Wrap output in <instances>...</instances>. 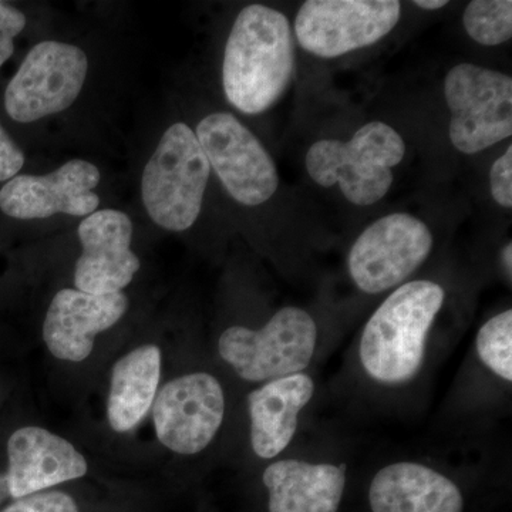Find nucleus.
Segmentation results:
<instances>
[{
  "label": "nucleus",
  "mask_w": 512,
  "mask_h": 512,
  "mask_svg": "<svg viewBox=\"0 0 512 512\" xmlns=\"http://www.w3.org/2000/svg\"><path fill=\"white\" fill-rule=\"evenodd\" d=\"M295 46L291 23L271 6H245L239 12L222 62L228 103L248 116L278 103L292 82Z\"/></svg>",
  "instance_id": "f257e3e1"
},
{
  "label": "nucleus",
  "mask_w": 512,
  "mask_h": 512,
  "mask_svg": "<svg viewBox=\"0 0 512 512\" xmlns=\"http://www.w3.org/2000/svg\"><path fill=\"white\" fill-rule=\"evenodd\" d=\"M446 292L431 281L400 285L367 320L359 355L367 376L396 386L419 373L427 335L443 308Z\"/></svg>",
  "instance_id": "f03ea898"
},
{
  "label": "nucleus",
  "mask_w": 512,
  "mask_h": 512,
  "mask_svg": "<svg viewBox=\"0 0 512 512\" xmlns=\"http://www.w3.org/2000/svg\"><path fill=\"white\" fill-rule=\"evenodd\" d=\"M406 156L403 137L383 121H370L348 141L319 140L309 147L305 167L320 187L339 185L357 207H370L392 188L393 168Z\"/></svg>",
  "instance_id": "7ed1b4c3"
},
{
  "label": "nucleus",
  "mask_w": 512,
  "mask_h": 512,
  "mask_svg": "<svg viewBox=\"0 0 512 512\" xmlns=\"http://www.w3.org/2000/svg\"><path fill=\"white\" fill-rule=\"evenodd\" d=\"M211 165L195 131L185 123L165 130L141 177V198L158 227L184 232L197 222Z\"/></svg>",
  "instance_id": "20e7f679"
},
{
  "label": "nucleus",
  "mask_w": 512,
  "mask_h": 512,
  "mask_svg": "<svg viewBox=\"0 0 512 512\" xmlns=\"http://www.w3.org/2000/svg\"><path fill=\"white\" fill-rule=\"evenodd\" d=\"M318 329L308 312L286 306L264 328L231 326L218 340V353L241 379L261 383L302 373L315 355Z\"/></svg>",
  "instance_id": "39448f33"
},
{
  "label": "nucleus",
  "mask_w": 512,
  "mask_h": 512,
  "mask_svg": "<svg viewBox=\"0 0 512 512\" xmlns=\"http://www.w3.org/2000/svg\"><path fill=\"white\" fill-rule=\"evenodd\" d=\"M444 97L450 111L448 136L460 153L477 154L512 134V79L473 63L448 70Z\"/></svg>",
  "instance_id": "423d86ee"
},
{
  "label": "nucleus",
  "mask_w": 512,
  "mask_h": 512,
  "mask_svg": "<svg viewBox=\"0 0 512 512\" xmlns=\"http://www.w3.org/2000/svg\"><path fill=\"white\" fill-rule=\"evenodd\" d=\"M89 59L79 46L45 40L30 49L5 92V109L18 123H33L69 109L82 93Z\"/></svg>",
  "instance_id": "0eeeda50"
},
{
  "label": "nucleus",
  "mask_w": 512,
  "mask_h": 512,
  "mask_svg": "<svg viewBox=\"0 0 512 512\" xmlns=\"http://www.w3.org/2000/svg\"><path fill=\"white\" fill-rule=\"evenodd\" d=\"M402 18L397 0H308L295 18L296 40L320 59L376 45Z\"/></svg>",
  "instance_id": "6e6552de"
},
{
  "label": "nucleus",
  "mask_w": 512,
  "mask_h": 512,
  "mask_svg": "<svg viewBox=\"0 0 512 512\" xmlns=\"http://www.w3.org/2000/svg\"><path fill=\"white\" fill-rule=\"evenodd\" d=\"M212 170L228 194L245 207H259L274 197L279 174L258 137L231 113L208 114L195 131Z\"/></svg>",
  "instance_id": "1a4fd4ad"
},
{
  "label": "nucleus",
  "mask_w": 512,
  "mask_h": 512,
  "mask_svg": "<svg viewBox=\"0 0 512 512\" xmlns=\"http://www.w3.org/2000/svg\"><path fill=\"white\" fill-rule=\"evenodd\" d=\"M433 242L430 228L414 215H386L369 225L350 248V278L369 295L396 288L427 261Z\"/></svg>",
  "instance_id": "9d476101"
},
{
  "label": "nucleus",
  "mask_w": 512,
  "mask_h": 512,
  "mask_svg": "<svg viewBox=\"0 0 512 512\" xmlns=\"http://www.w3.org/2000/svg\"><path fill=\"white\" fill-rule=\"evenodd\" d=\"M151 410L158 441L175 454L195 456L224 423V389L211 373H187L158 390Z\"/></svg>",
  "instance_id": "9b49d317"
},
{
  "label": "nucleus",
  "mask_w": 512,
  "mask_h": 512,
  "mask_svg": "<svg viewBox=\"0 0 512 512\" xmlns=\"http://www.w3.org/2000/svg\"><path fill=\"white\" fill-rule=\"evenodd\" d=\"M99 168L86 160H70L45 175H16L0 190V210L16 220H45L56 214L87 217L97 211Z\"/></svg>",
  "instance_id": "f8f14e48"
},
{
  "label": "nucleus",
  "mask_w": 512,
  "mask_h": 512,
  "mask_svg": "<svg viewBox=\"0 0 512 512\" xmlns=\"http://www.w3.org/2000/svg\"><path fill=\"white\" fill-rule=\"evenodd\" d=\"M82 254L74 266L77 291L104 295L123 292L140 271V258L131 249L133 222L123 211L101 210L79 225Z\"/></svg>",
  "instance_id": "ddd939ff"
},
{
  "label": "nucleus",
  "mask_w": 512,
  "mask_h": 512,
  "mask_svg": "<svg viewBox=\"0 0 512 512\" xmlns=\"http://www.w3.org/2000/svg\"><path fill=\"white\" fill-rule=\"evenodd\" d=\"M128 309L126 293L94 295L62 289L47 308L43 340L56 359L80 363L92 355L96 336L116 326Z\"/></svg>",
  "instance_id": "4468645a"
},
{
  "label": "nucleus",
  "mask_w": 512,
  "mask_h": 512,
  "mask_svg": "<svg viewBox=\"0 0 512 512\" xmlns=\"http://www.w3.org/2000/svg\"><path fill=\"white\" fill-rule=\"evenodd\" d=\"M6 493L12 500L86 476L89 464L83 454L62 436L43 427L26 426L8 440Z\"/></svg>",
  "instance_id": "2eb2a0df"
},
{
  "label": "nucleus",
  "mask_w": 512,
  "mask_h": 512,
  "mask_svg": "<svg viewBox=\"0 0 512 512\" xmlns=\"http://www.w3.org/2000/svg\"><path fill=\"white\" fill-rule=\"evenodd\" d=\"M372 512H464V495L451 478L412 461L377 471L369 485Z\"/></svg>",
  "instance_id": "dca6fc26"
},
{
  "label": "nucleus",
  "mask_w": 512,
  "mask_h": 512,
  "mask_svg": "<svg viewBox=\"0 0 512 512\" xmlns=\"http://www.w3.org/2000/svg\"><path fill=\"white\" fill-rule=\"evenodd\" d=\"M315 383L306 373L262 384L248 396L251 446L262 460L286 450L298 430L299 414L311 402Z\"/></svg>",
  "instance_id": "f3484780"
},
{
  "label": "nucleus",
  "mask_w": 512,
  "mask_h": 512,
  "mask_svg": "<svg viewBox=\"0 0 512 512\" xmlns=\"http://www.w3.org/2000/svg\"><path fill=\"white\" fill-rule=\"evenodd\" d=\"M262 481L268 491V512H338L346 466L281 460L265 468Z\"/></svg>",
  "instance_id": "a211bd4d"
},
{
  "label": "nucleus",
  "mask_w": 512,
  "mask_h": 512,
  "mask_svg": "<svg viewBox=\"0 0 512 512\" xmlns=\"http://www.w3.org/2000/svg\"><path fill=\"white\" fill-rule=\"evenodd\" d=\"M161 350L153 343L138 346L111 370L107 420L116 433L136 429L153 407L161 382Z\"/></svg>",
  "instance_id": "6ab92c4d"
},
{
  "label": "nucleus",
  "mask_w": 512,
  "mask_h": 512,
  "mask_svg": "<svg viewBox=\"0 0 512 512\" xmlns=\"http://www.w3.org/2000/svg\"><path fill=\"white\" fill-rule=\"evenodd\" d=\"M463 25L478 45H503L512 37V2L474 0L464 10Z\"/></svg>",
  "instance_id": "aec40b11"
},
{
  "label": "nucleus",
  "mask_w": 512,
  "mask_h": 512,
  "mask_svg": "<svg viewBox=\"0 0 512 512\" xmlns=\"http://www.w3.org/2000/svg\"><path fill=\"white\" fill-rule=\"evenodd\" d=\"M476 348L481 362L494 375L505 382H512V311L501 312L487 320L476 338Z\"/></svg>",
  "instance_id": "412c9836"
},
{
  "label": "nucleus",
  "mask_w": 512,
  "mask_h": 512,
  "mask_svg": "<svg viewBox=\"0 0 512 512\" xmlns=\"http://www.w3.org/2000/svg\"><path fill=\"white\" fill-rule=\"evenodd\" d=\"M0 512H83L73 494L67 491L53 490L42 491L26 497L13 500L8 507Z\"/></svg>",
  "instance_id": "4be33fe9"
},
{
  "label": "nucleus",
  "mask_w": 512,
  "mask_h": 512,
  "mask_svg": "<svg viewBox=\"0 0 512 512\" xmlns=\"http://www.w3.org/2000/svg\"><path fill=\"white\" fill-rule=\"evenodd\" d=\"M26 28L25 13L9 3L0 2V67L15 52V37Z\"/></svg>",
  "instance_id": "5701e85b"
},
{
  "label": "nucleus",
  "mask_w": 512,
  "mask_h": 512,
  "mask_svg": "<svg viewBox=\"0 0 512 512\" xmlns=\"http://www.w3.org/2000/svg\"><path fill=\"white\" fill-rule=\"evenodd\" d=\"M490 190L493 200L505 210L512 208V146L494 161L490 171Z\"/></svg>",
  "instance_id": "b1692460"
},
{
  "label": "nucleus",
  "mask_w": 512,
  "mask_h": 512,
  "mask_svg": "<svg viewBox=\"0 0 512 512\" xmlns=\"http://www.w3.org/2000/svg\"><path fill=\"white\" fill-rule=\"evenodd\" d=\"M25 165L22 148L12 140L0 124V181H9L16 177Z\"/></svg>",
  "instance_id": "393cba45"
},
{
  "label": "nucleus",
  "mask_w": 512,
  "mask_h": 512,
  "mask_svg": "<svg viewBox=\"0 0 512 512\" xmlns=\"http://www.w3.org/2000/svg\"><path fill=\"white\" fill-rule=\"evenodd\" d=\"M413 5L424 10H439L447 6L448 2L447 0H417Z\"/></svg>",
  "instance_id": "a878e982"
},
{
  "label": "nucleus",
  "mask_w": 512,
  "mask_h": 512,
  "mask_svg": "<svg viewBox=\"0 0 512 512\" xmlns=\"http://www.w3.org/2000/svg\"><path fill=\"white\" fill-rule=\"evenodd\" d=\"M501 261H503V266L505 271H508V276H512V245L511 242H508L503 249V254H501Z\"/></svg>",
  "instance_id": "bb28decb"
}]
</instances>
